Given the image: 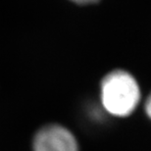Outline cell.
Returning a JSON list of instances; mask_svg holds the SVG:
<instances>
[{"label": "cell", "instance_id": "1", "mask_svg": "<svg viewBox=\"0 0 151 151\" xmlns=\"http://www.w3.org/2000/svg\"><path fill=\"white\" fill-rule=\"evenodd\" d=\"M99 97L102 110L110 116L126 118L139 105L141 91L134 76L126 70L117 69L101 80Z\"/></svg>", "mask_w": 151, "mask_h": 151}, {"label": "cell", "instance_id": "2", "mask_svg": "<svg viewBox=\"0 0 151 151\" xmlns=\"http://www.w3.org/2000/svg\"><path fill=\"white\" fill-rule=\"evenodd\" d=\"M34 151H78V143L70 129L59 124L46 125L37 131L32 142Z\"/></svg>", "mask_w": 151, "mask_h": 151}, {"label": "cell", "instance_id": "3", "mask_svg": "<svg viewBox=\"0 0 151 151\" xmlns=\"http://www.w3.org/2000/svg\"><path fill=\"white\" fill-rule=\"evenodd\" d=\"M144 110H145L147 117L151 120V92L145 99V102H144Z\"/></svg>", "mask_w": 151, "mask_h": 151}, {"label": "cell", "instance_id": "4", "mask_svg": "<svg viewBox=\"0 0 151 151\" xmlns=\"http://www.w3.org/2000/svg\"><path fill=\"white\" fill-rule=\"evenodd\" d=\"M71 1L80 5H88V4H94V3L98 2L99 0H71Z\"/></svg>", "mask_w": 151, "mask_h": 151}]
</instances>
